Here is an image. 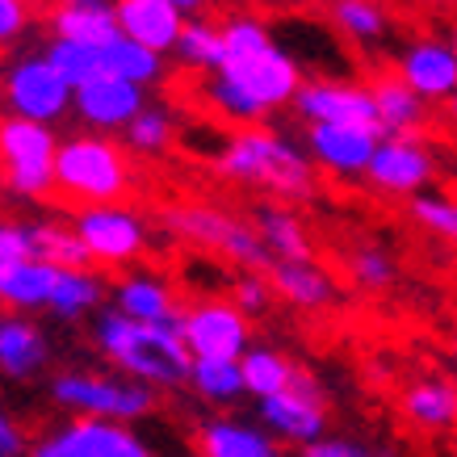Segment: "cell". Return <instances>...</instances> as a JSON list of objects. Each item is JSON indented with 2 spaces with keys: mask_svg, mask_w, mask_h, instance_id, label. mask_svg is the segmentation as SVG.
I'll use <instances>...</instances> for the list:
<instances>
[{
  "mask_svg": "<svg viewBox=\"0 0 457 457\" xmlns=\"http://www.w3.org/2000/svg\"><path fill=\"white\" fill-rule=\"evenodd\" d=\"M252 227H256V236L261 244L269 248L273 261H315L311 252V231H306L303 214L286 202H256L252 206Z\"/></svg>",
  "mask_w": 457,
  "mask_h": 457,
  "instance_id": "obj_25",
  "label": "cell"
},
{
  "mask_svg": "<svg viewBox=\"0 0 457 457\" xmlns=\"http://www.w3.org/2000/svg\"><path fill=\"white\" fill-rule=\"evenodd\" d=\"M256 424L278 445H294V449L323 441L328 436V403H323L319 378L298 365V378H294L290 390L256 403Z\"/></svg>",
  "mask_w": 457,
  "mask_h": 457,
  "instance_id": "obj_10",
  "label": "cell"
},
{
  "mask_svg": "<svg viewBox=\"0 0 457 457\" xmlns=\"http://www.w3.org/2000/svg\"><path fill=\"white\" fill-rule=\"evenodd\" d=\"M71 231L80 236L93 269H113V273H130L152 248L147 219L135 206H126V202L71 210Z\"/></svg>",
  "mask_w": 457,
  "mask_h": 457,
  "instance_id": "obj_6",
  "label": "cell"
},
{
  "mask_svg": "<svg viewBox=\"0 0 457 457\" xmlns=\"http://www.w3.org/2000/svg\"><path fill=\"white\" fill-rule=\"evenodd\" d=\"M222 177L231 185H248V189H264L269 202H306L315 194V164L311 155L298 147L294 139L269 130V126H248L236 130L227 147L214 160Z\"/></svg>",
  "mask_w": 457,
  "mask_h": 457,
  "instance_id": "obj_2",
  "label": "cell"
},
{
  "mask_svg": "<svg viewBox=\"0 0 457 457\" xmlns=\"http://www.w3.org/2000/svg\"><path fill=\"white\" fill-rule=\"evenodd\" d=\"M407 214L432 231V236H441L445 244H453L457 248V197L449 194H420L407 202Z\"/></svg>",
  "mask_w": 457,
  "mask_h": 457,
  "instance_id": "obj_40",
  "label": "cell"
},
{
  "mask_svg": "<svg viewBox=\"0 0 457 457\" xmlns=\"http://www.w3.org/2000/svg\"><path fill=\"white\" fill-rule=\"evenodd\" d=\"M348 281L365 294H386L395 281H399V264L395 256L374 244H361V248L348 252Z\"/></svg>",
  "mask_w": 457,
  "mask_h": 457,
  "instance_id": "obj_38",
  "label": "cell"
},
{
  "mask_svg": "<svg viewBox=\"0 0 457 457\" xmlns=\"http://www.w3.org/2000/svg\"><path fill=\"white\" fill-rule=\"evenodd\" d=\"M118 26H122V38L139 42L155 55H172L185 26H189V13L180 0H122Z\"/></svg>",
  "mask_w": 457,
  "mask_h": 457,
  "instance_id": "obj_19",
  "label": "cell"
},
{
  "mask_svg": "<svg viewBox=\"0 0 457 457\" xmlns=\"http://www.w3.org/2000/svg\"><path fill=\"white\" fill-rule=\"evenodd\" d=\"M143 110H147V88L113 80V76H101V80L84 84V88H76V97H71V118H80L93 135L126 130Z\"/></svg>",
  "mask_w": 457,
  "mask_h": 457,
  "instance_id": "obj_17",
  "label": "cell"
},
{
  "mask_svg": "<svg viewBox=\"0 0 457 457\" xmlns=\"http://www.w3.org/2000/svg\"><path fill=\"white\" fill-rule=\"evenodd\" d=\"M46 63L71 84V93L84 88V84L101 80V46H84V42H63V38H51L42 46Z\"/></svg>",
  "mask_w": 457,
  "mask_h": 457,
  "instance_id": "obj_37",
  "label": "cell"
},
{
  "mask_svg": "<svg viewBox=\"0 0 457 457\" xmlns=\"http://www.w3.org/2000/svg\"><path fill=\"white\" fill-rule=\"evenodd\" d=\"M445 118H449V122L457 126V93H453V97H449V101H445Z\"/></svg>",
  "mask_w": 457,
  "mask_h": 457,
  "instance_id": "obj_46",
  "label": "cell"
},
{
  "mask_svg": "<svg viewBox=\"0 0 457 457\" xmlns=\"http://www.w3.org/2000/svg\"><path fill=\"white\" fill-rule=\"evenodd\" d=\"M189 390H194L202 403H210V407H236V403L248 395L239 361H194Z\"/></svg>",
  "mask_w": 457,
  "mask_h": 457,
  "instance_id": "obj_34",
  "label": "cell"
},
{
  "mask_svg": "<svg viewBox=\"0 0 457 457\" xmlns=\"http://www.w3.org/2000/svg\"><path fill=\"white\" fill-rule=\"evenodd\" d=\"M403 416L420 432H457V382L441 374H424L403 390Z\"/></svg>",
  "mask_w": 457,
  "mask_h": 457,
  "instance_id": "obj_24",
  "label": "cell"
},
{
  "mask_svg": "<svg viewBox=\"0 0 457 457\" xmlns=\"http://www.w3.org/2000/svg\"><path fill=\"white\" fill-rule=\"evenodd\" d=\"M219 34H222V68L219 71H231V68H244L252 63L256 55H264L269 46H278L273 29L264 26L256 13H231L219 21Z\"/></svg>",
  "mask_w": 457,
  "mask_h": 457,
  "instance_id": "obj_31",
  "label": "cell"
},
{
  "mask_svg": "<svg viewBox=\"0 0 457 457\" xmlns=\"http://www.w3.org/2000/svg\"><path fill=\"white\" fill-rule=\"evenodd\" d=\"M55 126L0 118V172L17 197H46L55 194V155H59Z\"/></svg>",
  "mask_w": 457,
  "mask_h": 457,
  "instance_id": "obj_7",
  "label": "cell"
},
{
  "mask_svg": "<svg viewBox=\"0 0 457 457\" xmlns=\"http://www.w3.org/2000/svg\"><path fill=\"white\" fill-rule=\"evenodd\" d=\"M29 29V9L21 0H0V51L13 46L21 34Z\"/></svg>",
  "mask_w": 457,
  "mask_h": 457,
  "instance_id": "obj_44",
  "label": "cell"
},
{
  "mask_svg": "<svg viewBox=\"0 0 457 457\" xmlns=\"http://www.w3.org/2000/svg\"><path fill=\"white\" fill-rule=\"evenodd\" d=\"M436 152L424 135L416 139H382L378 143L374 160H370V172L365 180L374 185L378 194H390V197H420L428 194V185L436 180Z\"/></svg>",
  "mask_w": 457,
  "mask_h": 457,
  "instance_id": "obj_12",
  "label": "cell"
},
{
  "mask_svg": "<svg viewBox=\"0 0 457 457\" xmlns=\"http://www.w3.org/2000/svg\"><path fill=\"white\" fill-rule=\"evenodd\" d=\"M113 311L135 323H147V328H177L180 323V294L172 290V281L155 269H130V273H118L110 286Z\"/></svg>",
  "mask_w": 457,
  "mask_h": 457,
  "instance_id": "obj_16",
  "label": "cell"
},
{
  "mask_svg": "<svg viewBox=\"0 0 457 457\" xmlns=\"http://www.w3.org/2000/svg\"><path fill=\"white\" fill-rule=\"evenodd\" d=\"M177 332L194 361H244L252 348V319L239 315L227 298L185 303Z\"/></svg>",
  "mask_w": 457,
  "mask_h": 457,
  "instance_id": "obj_9",
  "label": "cell"
},
{
  "mask_svg": "<svg viewBox=\"0 0 457 457\" xmlns=\"http://www.w3.org/2000/svg\"><path fill=\"white\" fill-rule=\"evenodd\" d=\"M63 269L51 261H26L0 273V311L4 315H29V311H51Z\"/></svg>",
  "mask_w": 457,
  "mask_h": 457,
  "instance_id": "obj_23",
  "label": "cell"
},
{
  "mask_svg": "<svg viewBox=\"0 0 457 457\" xmlns=\"http://www.w3.org/2000/svg\"><path fill=\"white\" fill-rule=\"evenodd\" d=\"M222 76H231V80H236L264 113L281 110V105H294V97L303 93V84H306L298 59H294L281 42L278 46H269L264 55H256L252 63H244V68L222 71Z\"/></svg>",
  "mask_w": 457,
  "mask_h": 457,
  "instance_id": "obj_18",
  "label": "cell"
},
{
  "mask_svg": "<svg viewBox=\"0 0 457 457\" xmlns=\"http://www.w3.org/2000/svg\"><path fill=\"white\" fill-rule=\"evenodd\" d=\"M29 432L21 428V420L0 403V457H29Z\"/></svg>",
  "mask_w": 457,
  "mask_h": 457,
  "instance_id": "obj_43",
  "label": "cell"
},
{
  "mask_svg": "<svg viewBox=\"0 0 457 457\" xmlns=\"http://www.w3.org/2000/svg\"><path fill=\"white\" fill-rule=\"evenodd\" d=\"M197 101H202V110L214 113L219 122L236 126V130H248V126H264L269 113L256 105V101L239 88L231 76H222V71H210L197 80Z\"/></svg>",
  "mask_w": 457,
  "mask_h": 457,
  "instance_id": "obj_28",
  "label": "cell"
},
{
  "mask_svg": "<svg viewBox=\"0 0 457 457\" xmlns=\"http://www.w3.org/2000/svg\"><path fill=\"white\" fill-rule=\"evenodd\" d=\"M180 68H194L202 76L222 68V34H219V21H210V17H189V26L180 34L177 51H172Z\"/></svg>",
  "mask_w": 457,
  "mask_h": 457,
  "instance_id": "obj_36",
  "label": "cell"
},
{
  "mask_svg": "<svg viewBox=\"0 0 457 457\" xmlns=\"http://www.w3.org/2000/svg\"><path fill=\"white\" fill-rule=\"evenodd\" d=\"M51 399L76 420H105V424H135L160 407V390L143 386L122 374H97V370H63L51 378Z\"/></svg>",
  "mask_w": 457,
  "mask_h": 457,
  "instance_id": "obj_5",
  "label": "cell"
},
{
  "mask_svg": "<svg viewBox=\"0 0 457 457\" xmlns=\"http://www.w3.org/2000/svg\"><path fill=\"white\" fill-rule=\"evenodd\" d=\"M395 76H399L416 97L449 101L457 93V51L449 46V38L416 34V38L403 42L399 59H395Z\"/></svg>",
  "mask_w": 457,
  "mask_h": 457,
  "instance_id": "obj_14",
  "label": "cell"
},
{
  "mask_svg": "<svg viewBox=\"0 0 457 457\" xmlns=\"http://www.w3.org/2000/svg\"><path fill=\"white\" fill-rule=\"evenodd\" d=\"M38 261V236H34V222H17V219H0V273L13 269V264Z\"/></svg>",
  "mask_w": 457,
  "mask_h": 457,
  "instance_id": "obj_42",
  "label": "cell"
},
{
  "mask_svg": "<svg viewBox=\"0 0 457 457\" xmlns=\"http://www.w3.org/2000/svg\"><path fill=\"white\" fill-rule=\"evenodd\" d=\"M160 222H164L168 236L185 239L194 248L219 252L222 261L239 264V273H269L273 269V256L261 244L252 219H239L214 202H168L160 210Z\"/></svg>",
  "mask_w": 457,
  "mask_h": 457,
  "instance_id": "obj_4",
  "label": "cell"
},
{
  "mask_svg": "<svg viewBox=\"0 0 457 457\" xmlns=\"http://www.w3.org/2000/svg\"><path fill=\"white\" fill-rule=\"evenodd\" d=\"M51 365V340L29 315H0V378L26 382Z\"/></svg>",
  "mask_w": 457,
  "mask_h": 457,
  "instance_id": "obj_21",
  "label": "cell"
},
{
  "mask_svg": "<svg viewBox=\"0 0 457 457\" xmlns=\"http://www.w3.org/2000/svg\"><path fill=\"white\" fill-rule=\"evenodd\" d=\"M101 76H113V80L147 88V84H155L164 76V55H155V51H147V46L118 34L113 42L101 46Z\"/></svg>",
  "mask_w": 457,
  "mask_h": 457,
  "instance_id": "obj_32",
  "label": "cell"
},
{
  "mask_svg": "<svg viewBox=\"0 0 457 457\" xmlns=\"http://www.w3.org/2000/svg\"><path fill=\"white\" fill-rule=\"evenodd\" d=\"M453 357H457V336H453Z\"/></svg>",
  "mask_w": 457,
  "mask_h": 457,
  "instance_id": "obj_48",
  "label": "cell"
},
{
  "mask_svg": "<svg viewBox=\"0 0 457 457\" xmlns=\"http://www.w3.org/2000/svg\"><path fill=\"white\" fill-rule=\"evenodd\" d=\"M135 189V168L122 143L110 135H68L55 155V194L68 197L76 210L84 206H118Z\"/></svg>",
  "mask_w": 457,
  "mask_h": 457,
  "instance_id": "obj_3",
  "label": "cell"
},
{
  "mask_svg": "<svg viewBox=\"0 0 457 457\" xmlns=\"http://www.w3.org/2000/svg\"><path fill=\"white\" fill-rule=\"evenodd\" d=\"M0 97L9 105V118L38 126H59L71 118V84L59 76L46 55H17L9 68L0 71Z\"/></svg>",
  "mask_w": 457,
  "mask_h": 457,
  "instance_id": "obj_8",
  "label": "cell"
},
{
  "mask_svg": "<svg viewBox=\"0 0 457 457\" xmlns=\"http://www.w3.org/2000/svg\"><path fill=\"white\" fill-rule=\"evenodd\" d=\"M122 34L118 26V4L110 0H63L51 9V38L84 42V46H105Z\"/></svg>",
  "mask_w": 457,
  "mask_h": 457,
  "instance_id": "obj_26",
  "label": "cell"
},
{
  "mask_svg": "<svg viewBox=\"0 0 457 457\" xmlns=\"http://www.w3.org/2000/svg\"><path fill=\"white\" fill-rule=\"evenodd\" d=\"M227 303L236 306L244 319H264L269 306L278 303V294H273L269 273H239V278L231 281V290H227Z\"/></svg>",
  "mask_w": 457,
  "mask_h": 457,
  "instance_id": "obj_41",
  "label": "cell"
},
{
  "mask_svg": "<svg viewBox=\"0 0 457 457\" xmlns=\"http://www.w3.org/2000/svg\"><path fill=\"white\" fill-rule=\"evenodd\" d=\"M197 457H281V445L252 420L210 416L194 432Z\"/></svg>",
  "mask_w": 457,
  "mask_h": 457,
  "instance_id": "obj_20",
  "label": "cell"
},
{
  "mask_svg": "<svg viewBox=\"0 0 457 457\" xmlns=\"http://www.w3.org/2000/svg\"><path fill=\"white\" fill-rule=\"evenodd\" d=\"M298 457H374V453L361 441H353V436H323V441L298 449Z\"/></svg>",
  "mask_w": 457,
  "mask_h": 457,
  "instance_id": "obj_45",
  "label": "cell"
},
{
  "mask_svg": "<svg viewBox=\"0 0 457 457\" xmlns=\"http://www.w3.org/2000/svg\"><path fill=\"white\" fill-rule=\"evenodd\" d=\"M374 105H378V122H382V135L386 139H416L420 130L428 126V101L416 97L407 84L386 71V76H374Z\"/></svg>",
  "mask_w": 457,
  "mask_h": 457,
  "instance_id": "obj_27",
  "label": "cell"
},
{
  "mask_svg": "<svg viewBox=\"0 0 457 457\" xmlns=\"http://www.w3.org/2000/svg\"><path fill=\"white\" fill-rule=\"evenodd\" d=\"M294 113L306 126H365L382 135L370 84H345V80H306L303 93L294 97ZM386 139V135H382Z\"/></svg>",
  "mask_w": 457,
  "mask_h": 457,
  "instance_id": "obj_13",
  "label": "cell"
},
{
  "mask_svg": "<svg viewBox=\"0 0 457 457\" xmlns=\"http://www.w3.org/2000/svg\"><path fill=\"white\" fill-rule=\"evenodd\" d=\"M93 345L122 378H135L155 390L189 386L194 357L177 328H147V323H135V319L118 315L113 306H105L93 319Z\"/></svg>",
  "mask_w": 457,
  "mask_h": 457,
  "instance_id": "obj_1",
  "label": "cell"
},
{
  "mask_svg": "<svg viewBox=\"0 0 457 457\" xmlns=\"http://www.w3.org/2000/svg\"><path fill=\"white\" fill-rule=\"evenodd\" d=\"M239 370H244V386H248V395L256 403L290 390L294 378H298V365L273 345H252L244 353V361H239Z\"/></svg>",
  "mask_w": 457,
  "mask_h": 457,
  "instance_id": "obj_30",
  "label": "cell"
},
{
  "mask_svg": "<svg viewBox=\"0 0 457 457\" xmlns=\"http://www.w3.org/2000/svg\"><path fill=\"white\" fill-rule=\"evenodd\" d=\"M328 21H332L340 34H345L353 46H365V51H374L378 42L390 34V13L374 0H336L332 9H328Z\"/></svg>",
  "mask_w": 457,
  "mask_h": 457,
  "instance_id": "obj_33",
  "label": "cell"
},
{
  "mask_svg": "<svg viewBox=\"0 0 457 457\" xmlns=\"http://www.w3.org/2000/svg\"><path fill=\"white\" fill-rule=\"evenodd\" d=\"M172 139H177V118H172L164 105H147V110L122 130L126 155H143V160L164 155L168 147H172Z\"/></svg>",
  "mask_w": 457,
  "mask_h": 457,
  "instance_id": "obj_35",
  "label": "cell"
},
{
  "mask_svg": "<svg viewBox=\"0 0 457 457\" xmlns=\"http://www.w3.org/2000/svg\"><path fill=\"white\" fill-rule=\"evenodd\" d=\"M269 281H273V294L281 303L298 306V311H323L340 298L336 273L319 261H273Z\"/></svg>",
  "mask_w": 457,
  "mask_h": 457,
  "instance_id": "obj_22",
  "label": "cell"
},
{
  "mask_svg": "<svg viewBox=\"0 0 457 457\" xmlns=\"http://www.w3.org/2000/svg\"><path fill=\"white\" fill-rule=\"evenodd\" d=\"M34 236H38V261H51L59 269H93L88 252H84L80 236L71 231V222H34Z\"/></svg>",
  "mask_w": 457,
  "mask_h": 457,
  "instance_id": "obj_39",
  "label": "cell"
},
{
  "mask_svg": "<svg viewBox=\"0 0 457 457\" xmlns=\"http://www.w3.org/2000/svg\"><path fill=\"white\" fill-rule=\"evenodd\" d=\"M378 143H382V135L365 130V126H306L303 152L328 177L361 180L370 172V160H374Z\"/></svg>",
  "mask_w": 457,
  "mask_h": 457,
  "instance_id": "obj_15",
  "label": "cell"
},
{
  "mask_svg": "<svg viewBox=\"0 0 457 457\" xmlns=\"http://www.w3.org/2000/svg\"><path fill=\"white\" fill-rule=\"evenodd\" d=\"M449 46H453V51H457V26L449 29Z\"/></svg>",
  "mask_w": 457,
  "mask_h": 457,
  "instance_id": "obj_47",
  "label": "cell"
},
{
  "mask_svg": "<svg viewBox=\"0 0 457 457\" xmlns=\"http://www.w3.org/2000/svg\"><path fill=\"white\" fill-rule=\"evenodd\" d=\"M29 457H152V449L126 428L105 420H68L59 428L42 432L29 445Z\"/></svg>",
  "mask_w": 457,
  "mask_h": 457,
  "instance_id": "obj_11",
  "label": "cell"
},
{
  "mask_svg": "<svg viewBox=\"0 0 457 457\" xmlns=\"http://www.w3.org/2000/svg\"><path fill=\"white\" fill-rule=\"evenodd\" d=\"M105 278H101L97 269H63V278H59V290H55V303H51V315L59 323H80V319H97L105 311Z\"/></svg>",
  "mask_w": 457,
  "mask_h": 457,
  "instance_id": "obj_29",
  "label": "cell"
}]
</instances>
